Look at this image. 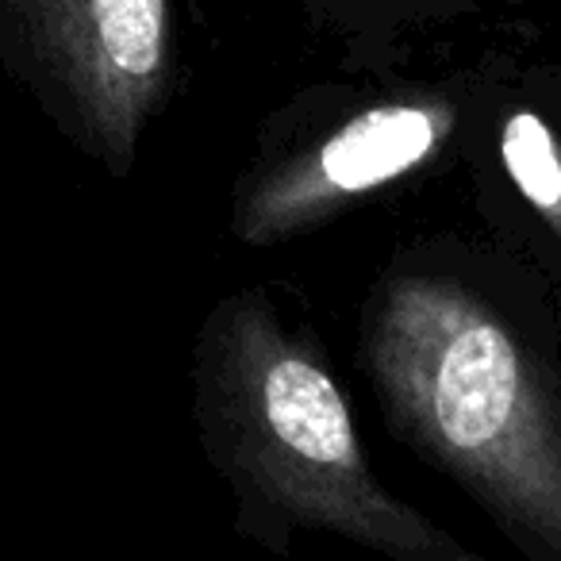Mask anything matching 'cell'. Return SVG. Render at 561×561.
<instances>
[{
    "instance_id": "1",
    "label": "cell",
    "mask_w": 561,
    "mask_h": 561,
    "mask_svg": "<svg viewBox=\"0 0 561 561\" xmlns=\"http://www.w3.org/2000/svg\"><path fill=\"white\" fill-rule=\"evenodd\" d=\"M358 369L392 438L527 561H561V316L489 239L397 247L358 305Z\"/></svg>"
},
{
    "instance_id": "2",
    "label": "cell",
    "mask_w": 561,
    "mask_h": 561,
    "mask_svg": "<svg viewBox=\"0 0 561 561\" xmlns=\"http://www.w3.org/2000/svg\"><path fill=\"white\" fill-rule=\"evenodd\" d=\"M201 450L234 500L231 527L273 553L335 535L392 561H477V550L374 473L351 400L305 323L262 285L224 293L193 343Z\"/></svg>"
},
{
    "instance_id": "3",
    "label": "cell",
    "mask_w": 561,
    "mask_h": 561,
    "mask_svg": "<svg viewBox=\"0 0 561 561\" xmlns=\"http://www.w3.org/2000/svg\"><path fill=\"white\" fill-rule=\"evenodd\" d=\"M484 73L489 55L446 78L354 73L300 89L257 124L227 196V234L273 250L461 165Z\"/></svg>"
},
{
    "instance_id": "4",
    "label": "cell",
    "mask_w": 561,
    "mask_h": 561,
    "mask_svg": "<svg viewBox=\"0 0 561 561\" xmlns=\"http://www.w3.org/2000/svg\"><path fill=\"white\" fill-rule=\"evenodd\" d=\"M0 66L66 142L124 181L178 85L173 0H0Z\"/></svg>"
},
{
    "instance_id": "5",
    "label": "cell",
    "mask_w": 561,
    "mask_h": 561,
    "mask_svg": "<svg viewBox=\"0 0 561 561\" xmlns=\"http://www.w3.org/2000/svg\"><path fill=\"white\" fill-rule=\"evenodd\" d=\"M461 165L481 234L542 285L561 316V55L489 50Z\"/></svg>"
},
{
    "instance_id": "6",
    "label": "cell",
    "mask_w": 561,
    "mask_h": 561,
    "mask_svg": "<svg viewBox=\"0 0 561 561\" xmlns=\"http://www.w3.org/2000/svg\"><path fill=\"white\" fill-rule=\"evenodd\" d=\"M339 47L351 73H400L415 43L477 16L489 0H280Z\"/></svg>"
}]
</instances>
